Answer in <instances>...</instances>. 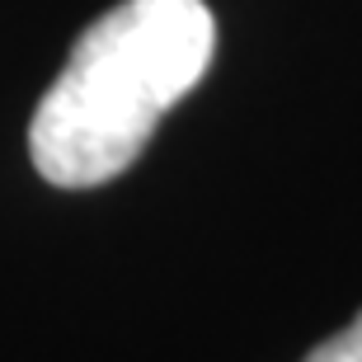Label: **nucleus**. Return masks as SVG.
Listing matches in <instances>:
<instances>
[{
  "mask_svg": "<svg viewBox=\"0 0 362 362\" xmlns=\"http://www.w3.org/2000/svg\"><path fill=\"white\" fill-rule=\"evenodd\" d=\"M202 0H122L71 47L28 122V156L57 188H99L146 151L160 118L212 66Z\"/></svg>",
  "mask_w": 362,
  "mask_h": 362,
  "instance_id": "nucleus-1",
  "label": "nucleus"
},
{
  "mask_svg": "<svg viewBox=\"0 0 362 362\" xmlns=\"http://www.w3.org/2000/svg\"><path fill=\"white\" fill-rule=\"evenodd\" d=\"M306 362H362V315L349 320V329H339L334 339H325L320 349H310Z\"/></svg>",
  "mask_w": 362,
  "mask_h": 362,
  "instance_id": "nucleus-2",
  "label": "nucleus"
}]
</instances>
